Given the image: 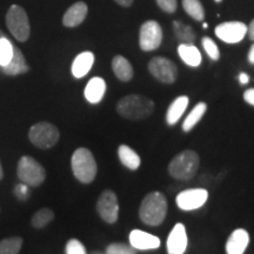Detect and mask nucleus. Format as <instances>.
<instances>
[{"label": "nucleus", "mask_w": 254, "mask_h": 254, "mask_svg": "<svg viewBox=\"0 0 254 254\" xmlns=\"http://www.w3.org/2000/svg\"><path fill=\"white\" fill-rule=\"evenodd\" d=\"M117 111L125 119H145L154 111V101L145 95L129 94L118 101Z\"/></svg>", "instance_id": "obj_1"}, {"label": "nucleus", "mask_w": 254, "mask_h": 254, "mask_svg": "<svg viewBox=\"0 0 254 254\" xmlns=\"http://www.w3.org/2000/svg\"><path fill=\"white\" fill-rule=\"evenodd\" d=\"M167 214V201L163 193H148L141 201L139 217L148 226H159Z\"/></svg>", "instance_id": "obj_2"}, {"label": "nucleus", "mask_w": 254, "mask_h": 254, "mask_svg": "<svg viewBox=\"0 0 254 254\" xmlns=\"http://www.w3.org/2000/svg\"><path fill=\"white\" fill-rule=\"evenodd\" d=\"M200 165L199 155L194 151H183L168 165L170 176L177 180L187 182L194 178Z\"/></svg>", "instance_id": "obj_3"}, {"label": "nucleus", "mask_w": 254, "mask_h": 254, "mask_svg": "<svg viewBox=\"0 0 254 254\" xmlns=\"http://www.w3.org/2000/svg\"><path fill=\"white\" fill-rule=\"evenodd\" d=\"M72 172L79 182L82 184H91L97 177V161L87 148H78L74 151L71 159Z\"/></svg>", "instance_id": "obj_4"}, {"label": "nucleus", "mask_w": 254, "mask_h": 254, "mask_svg": "<svg viewBox=\"0 0 254 254\" xmlns=\"http://www.w3.org/2000/svg\"><path fill=\"white\" fill-rule=\"evenodd\" d=\"M17 176L25 185L38 187L45 182L46 171L43 167V165L36 159L30 157V155H24L18 161Z\"/></svg>", "instance_id": "obj_5"}, {"label": "nucleus", "mask_w": 254, "mask_h": 254, "mask_svg": "<svg viewBox=\"0 0 254 254\" xmlns=\"http://www.w3.org/2000/svg\"><path fill=\"white\" fill-rule=\"evenodd\" d=\"M28 139L36 147L41 150H49L60 139V132L57 126L47 122H41L34 124L28 132Z\"/></svg>", "instance_id": "obj_6"}, {"label": "nucleus", "mask_w": 254, "mask_h": 254, "mask_svg": "<svg viewBox=\"0 0 254 254\" xmlns=\"http://www.w3.org/2000/svg\"><path fill=\"white\" fill-rule=\"evenodd\" d=\"M6 25L18 41H26L30 37L31 27L25 9L19 5H12L6 14Z\"/></svg>", "instance_id": "obj_7"}, {"label": "nucleus", "mask_w": 254, "mask_h": 254, "mask_svg": "<svg viewBox=\"0 0 254 254\" xmlns=\"http://www.w3.org/2000/svg\"><path fill=\"white\" fill-rule=\"evenodd\" d=\"M163 41V30L157 21L147 20L141 25L139 32V45L145 52L157 50Z\"/></svg>", "instance_id": "obj_8"}, {"label": "nucleus", "mask_w": 254, "mask_h": 254, "mask_svg": "<svg viewBox=\"0 0 254 254\" xmlns=\"http://www.w3.org/2000/svg\"><path fill=\"white\" fill-rule=\"evenodd\" d=\"M148 71L157 80L164 84H173L178 77L176 64L164 57H154L148 63Z\"/></svg>", "instance_id": "obj_9"}, {"label": "nucleus", "mask_w": 254, "mask_h": 254, "mask_svg": "<svg viewBox=\"0 0 254 254\" xmlns=\"http://www.w3.org/2000/svg\"><path fill=\"white\" fill-rule=\"evenodd\" d=\"M97 211L100 218L107 224H114L119 217V204L116 193L111 190H105L97 202Z\"/></svg>", "instance_id": "obj_10"}, {"label": "nucleus", "mask_w": 254, "mask_h": 254, "mask_svg": "<svg viewBox=\"0 0 254 254\" xmlns=\"http://www.w3.org/2000/svg\"><path fill=\"white\" fill-rule=\"evenodd\" d=\"M208 199V192L205 189H190L180 192L176 201L183 211H194L202 207Z\"/></svg>", "instance_id": "obj_11"}, {"label": "nucleus", "mask_w": 254, "mask_h": 254, "mask_svg": "<svg viewBox=\"0 0 254 254\" xmlns=\"http://www.w3.org/2000/svg\"><path fill=\"white\" fill-rule=\"evenodd\" d=\"M247 34V26L240 21H227L215 27V36L227 44L240 43Z\"/></svg>", "instance_id": "obj_12"}, {"label": "nucleus", "mask_w": 254, "mask_h": 254, "mask_svg": "<svg viewBox=\"0 0 254 254\" xmlns=\"http://www.w3.org/2000/svg\"><path fill=\"white\" fill-rule=\"evenodd\" d=\"M189 238L184 224H177L167 238L168 254H184L186 252Z\"/></svg>", "instance_id": "obj_13"}, {"label": "nucleus", "mask_w": 254, "mask_h": 254, "mask_svg": "<svg viewBox=\"0 0 254 254\" xmlns=\"http://www.w3.org/2000/svg\"><path fill=\"white\" fill-rule=\"evenodd\" d=\"M129 244L135 250H157L160 246V239L147 232L134 230L129 233Z\"/></svg>", "instance_id": "obj_14"}, {"label": "nucleus", "mask_w": 254, "mask_h": 254, "mask_svg": "<svg viewBox=\"0 0 254 254\" xmlns=\"http://www.w3.org/2000/svg\"><path fill=\"white\" fill-rule=\"evenodd\" d=\"M250 244V234L244 228H238L231 234L226 243L227 254H244Z\"/></svg>", "instance_id": "obj_15"}, {"label": "nucleus", "mask_w": 254, "mask_h": 254, "mask_svg": "<svg viewBox=\"0 0 254 254\" xmlns=\"http://www.w3.org/2000/svg\"><path fill=\"white\" fill-rule=\"evenodd\" d=\"M88 12L87 5L84 1H78L73 4L63 17V24L66 27L79 26L85 20Z\"/></svg>", "instance_id": "obj_16"}, {"label": "nucleus", "mask_w": 254, "mask_h": 254, "mask_svg": "<svg viewBox=\"0 0 254 254\" xmlns=\"http://www.w3.org/2000/svg\"><path fill=\"white\" fill-rule=\"evenodd\" d=\"M2 72L7 75H19L24 74V73H27L30 71V66L25 60V57L20 50L18 47H14L13 49V57H12L11 62H9L7 65L1 67Z\"/></svg>", "instance_id": "obj_17"}, {"label": "nucleus", "mask_w": 254, "mask_h": 254, "mask_svg": "<svg viewBox=\"0 0 254 254\" xmlns=\"http://www.w3.org/2000/svg\"><path fill=\"white\" fill-rule=\"evenodd\" d=\"M105 92H106V82L103 78L94 77L87 82L84 94L88 103L98 104L103 100Z\"/></svg>", "instance_id": "obj_18"}, {"label": "nucleus", "mask_w": 254, "mask_h": 254, "mask_svg": "<svg viewBox=\"0 0 254 254\" xmlns=\"http://www.w3.org/2000/svg\"><path fill=\"white\" fill-rule=\"evenodd\" d=\"M94 63V55L92 52H82L75 57L72 64V74L75 78H82L91 71Z\"/></svg>", "instance_id": "obj_19"}, {"label": "nucleus", "mask_w": 254, "mask_h": 254, "mask_svg": "<svg viewBox=\"0 0 254 254\" xmlns=\"http://www.w3.org/2000/svg\"><path fill=\"white\" fill-rule=\"evenodd\" d=\"M178 53L183 62L190 67H198L201 64V53L193 44H180Z\"/></svg>", "instance_id": "obj_20"}, {"label": "nucleus", "mask_w": 254, "mask_h": 254, "mask_svg": "<svg viewBox=\"0 0 254 254\" xmlns=\"http://www.w3.org/2000/svg\"><path fill=\"white\" fill-rule=\"evenodd\" d=\"M189 97H186V95H180V97H178L177 99L170 105L166 114V122L168 125H174V124L179 122V119L182 118L184 112H185L187 106H189Z\"/></svg>", "instance_id": "obj_21"}, {"label": "nucleus", "mask_w": 254, "mask_h": 254, "mask_svg": "<svg viewBox=\"0 0 254 254\" xmlns=\"http://www.w3.org/2000/svg\"><path fill=\"white\" fill-rule=\"evenodd\" d=\"M112 68L117 78L122 81H129L133 78V67L125 57L116 56L112 60Z\"/></svg>", "instance_id": "obj_22"}, {"label": "nucleus", "mask_w": 254, "mask_h": 254, "mask_svg": "<svg viewBox=\"0 0 254 254\" xmlns=\"http://www.w3.org/2000/svg\"><path fill=\"white\" fill-rule=\"evenodd\" d=\"M118 155L120 161L124 166L128 168V170L135 171L140 166L141 160L138 153L134 150H132L129 146L127 145H120L118 148Z\"/></svg>", "instance_id": "obj_23"}, {"label": "nucleus", "mask_w": 254, "mask_h": 254, "mask_svg": "<svg viewBox=\"0 0 254 254\" xmlns=\"http://www.w3.org/2000/svg\"><path fill=\"white\" fill-rule=\"evenodd\" d=\"M207 111V105L205 103H199L194 106V109L190 111L189 116L183 123V129L185 132H190V129L194 128V126L202 119L204 114Z\"/></svg>", "instance_id": "obj_24"}, {"label": "nucleus", "mask_w": 254, "mask_h": 254, "mask_svg": "<svg viewBox=\"0 0 254 254\" xmlns=\"http://www.w3.org/2000/svg\"><path fill=\"white\" fill-rule=\"evenodd\" d=\"M173 30L177 39L182 41V44H194L195 32L189 25L182 23V21H173Z\"/></svg>", "instance_id": "obj_25"}, {"label": "nucleus", "mask_w": 254, "mask_h": 254, "mask_svg": "<svg viewBox=\"0 0 254 254\" xmlns=\"http://www.w3.org/2000/svg\"><path fill=\"white\" fill-rule=\"evenodd\" d=\"M53 219H55V213H53L52 209L49 207H44L38 209L36 213L33 214V217L31 219V225L34 228L40 230V228L46 227L47 225L51 224Z\"/></svg>", "instance_id": "obj_26"}, {"label": "nucleus", "mask_w": 254, "mask_h": 254, "mask_svg": "<svg viewBox=\"0 0 254 254\" xmlns=\"http://www.w3.org/2000/svg\"><path fill=\"white\" fill-rule=\"evenodd\" d=\"M23 243L21 237H9L0 240V254H19Z\"/></svg>", "instance_id": "obj_27"}, {"label": "nucleus", "mask_w": 254, "mask_h": 254, "mask_svg": "<svg viewBox=\"0 0 254 254\" xmlns=\"http://www.w3.org/2000/svg\"><path fill=\"white\" fill-rule=\"evenodd\" d=\"M183 7L194 20L201 21L205 18V11L200 0H183Z\"/></svg>", "instance_id": "obj_28"}, {"label": "nucleus", "mask_w": 254, "mask_h": 254, "mask_svg": "<svg viewBox=\"0 0 254 254\" xmlns=\"http://www.w3.org/2000/svg\"><path fill=\"white\" fill-rule=\"evenodd\" d=\"M13 44L6 37L0 38V67H4L13 57Z\"/></svg>", "instance_id": "obj_29"}, {"label": "nucleus", "mask_w": 254, "mask_h": 254, "mask_svg": "<svg viewBox=\"0 0 254 254\" xmlns=\"http://www.w3.org/2000/svg\"><path fill=\"white\" fill-rule=\"evenodd\" d=\"M201 44L209 58L212 60H219V58H220V51H219L217 44L211 38L204 37L201 40Z\"/></svg>", "instance_id": "obj_30"}, {"label": "nucleus", "mask_w": 254, "mask_h": 254, "mask_svg": "<svg viewBox=\"0 0 254 254\" xmlns=\"http://www.w3.org/2000/svg\"><path fill=\"white\" fill-rule=\"evenodd\" d=\"M105 254H136V250L131 245L122 243H114L107 246Z\"/></svg>", "instance_id": "obj_31"}, {"label": "nucleus", "mask_w": 254, "mask_h": 254, "mask_svg": "<svg viewBox=\"0 0 254 254\" xmlns=\"http://www.w3.org/2000/svg\"><path fill=\"white\" fill-rule=\"evenodd\" d=\"M66 254H87V252L78 239H71L66 244Z\"/></svg>", "instance_id": "obj_32"}, {"label": "nucleus", "mask_w": 254, "mask_h": 254, "mask_svg": "<svg viewBox=\"0 0 254 254\" xmlns=\"http://www.w3.org/2000/svg\"><path fill=\"white\" fill-rule=\"evenodd\" d=\"M157 4L166 13H174L178 7L177 0H157Z\"/></svg>", "instance_id": "obj_33"}, {"label": "nucleus", "mask_w": 254, "mask_h": 254, "mask_svg": "<svg viewBox=\"0 0 254 254\" xmlns=\"http://www.w3.org/2000/svg\"><path fill=\"white\" fill-rule=\"evenodd\" d=\"M244 99H245L247 104L254 106V88H250V90L245 91V93H244Z\"/></svg>", "instance_id": "obj_34"}, {"label": "nucleus", "mask_w": 254, "mask_h": 254, "mask_svg": "<svg viewBox=\"0 0 254 254\" xmlns=\"http://www.w3.org/2000/svg\"><path fill=\"white\" fill-rule=\"evenodd\" d=\"M247 33H249V37L251 40H254V19L251 21L250 26L247 27Z\"/></svg>", "instance_id": "obj_35"}, {"label": "nucleus", "mask_w": 254, "mask_h": 254, "mask_svg": "<svg viewBox=\"0 0 254 254\" xmlns=\"http://www.w3.org/2000/svg\"><path fill=\"white\" fill-rule=\"evenodd\" d=\"M117 4H119L120 6H124V7H128V6L132 5L133 0H114Z\"/></svg>", "instance_id": "obj_36"}, {"label": "nucleus", "mask_w": 254, "mask_h": 254, "mask_svg": "<svg viewBox=\"0 0 254 254\" xmlns=\"http://www.w3.org/2000/svg\"><path fill=\"white\" fill-rule=\"evenodd\" d=\"M239 81H240V84L245 85V84H247V82L250 81V77L246 74V73H240V75H239Z\"/></svg>", "instance_id": "obj_37"}, {"label": "nucleus", "mask_w": 254, "mask_h": 254, "mask_svg": "<svg viewBox=\"0 0 254 254\" xmlns=\"http://www.w3.org/2000/svg\"><path fill=\"white\" fill-rule=\"evenodd\" d=\"M249 62L251 64H254V45L251 46L250 52H249Z\"/></svg>", "instance_id": "obj_38"}, {"label": "nucleus", "mask_w": 254, "mask_h": 254, "mask_svg": "<svg viewBox=\"0 0 254 254\" xmlns=\"http://www.w3.org/2000/svg\"><path fill=\"white\" fill-rule=\"evenodd\" d=\"M2 178H4V170H2L1 163H0V180H2Z\"/></svg>", "instance_id": "obj_39"}, {"label": "nucleus", "mask_w": 254, "mask_h": 254, "mask_svg": "<svg viewBox=\"0 0 254 254\" xmlns=\"http://www.w3.org/2000/svg\"><path fill=\"white\" fill-rule=\"evenodd\" d=\"M91 254H105L103 252H99V251H94V252H92Z\"/></svg>", "instance_id": "obj_40"}, {"label": "nucleus", "mask_w": 254, "mask_h": 254, "mask_svg": "<svg viewBox=\"0 0 254 254\" xmlns=\"http://www.w3.org/2000/svg\"><path fill=\"white\" fill-rule=\"evenodd\" d=\"M207 26H208V25H207V24H206V23H204V24H202V27H204V28H207Z\"/></svg>", "instance_id": "obj_41"}, {"label": "nucleus", "mask_w": 254, "mask_h": 254, "mask_svg": "<svg viewBox=\"0 0 254 254\" xmlns=\"http://www.w3.org/2000/svg\"><path fill=\"white\" fill-rule=\"evenodd\" d=\"M214 1H215V2H221L222 0H214Z\"/></svg>", "instance_id": "obj_42"}]
</instances>
